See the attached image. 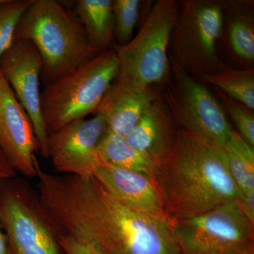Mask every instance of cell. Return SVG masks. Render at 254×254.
<instances>
[{
  "mask_svg": "<svg viewBox=\"0 0 254 254\" xmlns=\"http://www.w3.org/2000/svg\"><path fill=\"white\" fill-rule=\"evenodd\" d=\"M118 71L116 52L111 48L45 86L41 110L48 134L95 113Z\"/></svg>",
  "mask_w": 254,
  "mask_h": 254,
  "instance_id": "cell-4",
  "label": "cell"
},
{
  "mask_svg": "<svg viewBox=\"0 0 254 254\" xmlns=\"http://www.w3.org/2000/svg\"><path fill=\"white\" fill-rule=\"evenodd\" d=\"M0 254H9V247L0 222Z\"/></svg>",
  "mask_w": 254,
  "mask_h": 254,
  "instance_id": "cell-27",
  "label": "cell"
},
{
  "mask_svg": "<svg viewBox=\"0 0 254 254\" xmlns=\"http://www.w3.org/2000/svg\"><path fill=\"white\" fill-rule=\"evenodd\" d=\"M227 46L235 59L254 68V1H222Z\"/></svg>",
  "mask_w": 254,
  "mask_h": 254,
  "instance_id": "cell-16",
  "label": "cell"
},
{
  "mask_svg": "<svg viewBox=\"0 0 254 254\" xmlns=\"http://www.w3.org/2000/svg\"><path fill=\"white\" fill-rule=\"evenodd\" d=\"M230 175L242 194L254 190V146L232 130L224 146Z\"/></svg>",
  "mask_w": 254,
  "mask_h": 254,
  "instance_id": "cell-20",
  "label": "cell"
},
{
  "mask_svg": "<svg viewBox=\"0 0 254 254\" xmlns=\"http://www.w3.org/2000/svg\"><path fill=\"white\" fill-rule=\"evenodd\" d=\"M16 176L17 173L0 150V183Z\"/></svg>",
  "mask_w": 254,
  "mask_h": 254,
  "instance_id": "cell-26",
  "label": "cell"
},
{
  "mask_svg": "<svg viewBox=\"0 0 254 254\" xmlns=\"http://www.w3.org/2000/svg\"><path fill=\"white\" fill-rule=\"evenodd\" d=\"M17 40L31 42L39 52L45 86L100 53L88 46L75 12L56 0H33L18 23Z\"/></svg>",
  "mask_w": 254,
  "mask_h": 254,
  "instance_id": "cell-3",
  "label": "cell"
},
{
  "mask_svg": "<svg viewBox=\"0 0 254 254\" xmlns=\"http://www.w3.org/2000/svg\"><path fill=\"white\" fill-rule=\"evenodd\" d=\"M177 133L178 128L160 93L125 138L163 173L175 152Z\"/></svg>",
  "mask_w": 254,
  "mask_h": 254,
  "instance_id": "cell-14",
  "label": "cell"
},
{
  "mask_svg": "<svg viewBox=\"0 0 254 254\" xmlns=\"http://www.w3.org/2000/svg\"><path fill=\"white\" fill-rule=\"evenodd\" d=\"M198 81L218 88L250 110H254V69H238L222 63L216 72L205 75Z\"/></svg>",
  "mask_w": 254,
  "mask_h": 254,
  "instance_id": "cell-19",
  "label": "cell"
},
{
  "mask_svg": "<svg viewBox=\"0 0 254 254\" xmlns=\"http://www.w3.org/2000/svg\"><path fill=\"white\" fill-rule=\"evenodd\" d=\"M170 220L203 215L242 193L234 181L223 148L178 129L176 146L159 181Z\"/></svg>",
  "mask_w": 254,
  "mask_h": 254,
  "instance_id": "cell-2",
  "label": "cell"
},
{
  "mask_svg": "<svg viewBox=\"0 0 254 254\" xmlns=\"http://www.w3.org/2000/svg\"><path fill=\"white\" fill-rule=\"evenodd\" d=\"M58 242L65 254H99L86 242L69 235L58 234Z\"/></svg>",
  "mask_w": 254,
  "mask_h": 254,
  "instance_id": "cell-24",
  "label": "cell"
},
{
  "mask_svg": "<svg viewBox=\"0 0 254 254\" xmlns=\"http://www.w3.org/2000/svg\"><path fill=\"white\" fill-rule=\"evenodd\" d=\"M97 153L110 165L144 174L159 184L162 175L160 169L143 153L131 146L125 136L107 128L97 147Z\"/></svg>",
  "mask_w": 254,
  "mask_h": 254,
  "instance_id": "cell-18",
  "label": "cell"
},
{
  "mask_svg": "<svg viewBox=\"0 0 254 254\" xmlns=\"http://www.w3.org/2000/svg\"><path fill=\"white\" fill-rule=\"evenodd\" d=\"M170 221L181 254H240L254 243V226L242 213L239 201Z\"/></svg>",
  "mask_w": 254,
  "mask_h": 254,
  "instance_id": "cell-9",
  "label": "cell"
},
{
  "mask_svg": "<svg viewBox=\"0 0 254 254\" xmlns=\"http://www.w3.org/2000/svg\"><path fill=\"white\" fill-rule=\"evenodd\" d=\"M140 0H113L115 39L118 46L131 41L139 17Z\"/></svg>",
  "mask_w": 254,
  "mask_h": 254,
  "instance_id": "cell-22",
  "label": "cell"
},
{
  "mask_svg": "<svg viewBox=\"0 0 254 254\" xmlns=\"http://www.w3.org/2000/svg\"><path fill=\"white\" fill-rule=\"evenodd\" d=\"M224 26L222 1L181 0L170 37V55L195 79L218 71L217 44Z\"/></svg>",
  "mask_w": 254,
  "mask_h": 254,
  "instance_id": "cell-7",
  "label": "cell"
},
{
  "mask_svg": "<svg viewBox=\"0 0 254 254\" xmlns=\"http://www.w3.org/2000/svg\"><path fill=\"white\" fill-rule=\"evenodd\" d=\"M173 80L163 98L178 129L224 148L231 125L221 105L201 82L190 76L169 54Z\"/></svg>",
  "mask_w": 254,
  "mask_h": 254,
  "instance_id": "cell-8",
  "label": "cell"
},
{
  "mask_svg": "<svg viewBox=\"0 0 254 254\" xmlns=\"http://www.w3.org/2000/svg\"><path fill=\"white\" fill-rule=\"evenodd\" d=\"M240 254H254V243L248 246Z\"/></svg>",
  "mask_w": 254,
  "mask_h": 254,
  "instance_id": "cell-28",
  "label": "cell"
},
{
  "mask_svg": "<svg viewBox=\"0 0 254 254\" xmlns=\"http://www.w3.org/2000/svg\"><path fill=\"white\" fill-rule=\"evenodd\" d=\"M214 91L221 102L224 111L226 110L238 132L244 139L254 146V114L253 110L242 104L237 100L222 93L216 88Z\"/></svg>",
  "mask_w": 254,
  "mask_h": 254,
  "instance_id": "cell-23",
  "label": "cell"
},
{
  "mask_svg": "<svg viewBox=\"0 0 254 254\" xmlns=\"http://www.w3.org/2000/svg\"><path fill=\"white\" fill-rule=\"evenodd\" d=\"M42 69L43 60L39 52L26 40L14 41L0 58V72L31 120L39 153L48 158V134L41 110Z\"/></svg>",
  "mask_w": 254,
  "mask_h": 254,
  "instance_id": "cell-10",
  "label": "cell"
},
{
  "mask_svg": "<svg viewBox=\"0 0 254 254\" xmlns=\"http://www.w3.org/2000/svg\"><path fill=\"white\" fill-rule=\"evenodd\" d=\"M33 0H3L0 3V58L14 41L20 20Z\"/></svg>",
  "mask_w": 254,
  "mask_h": 254,
  "instance_id": "cell-21",
  "label": "cell"
},
{
  "mask_svg": "<svg viewBox=\"0 0 254 254\" xmlns=\"http://www.w3.org/2000/svg\"><path fill=\"white\" fill-rule=\"evenodd\" d=\"M180 14V1L158 0L137 34L115 48L119 71L116 78L143 86H154L170 73V37Z\"/></svg>",
  "mask_w": 254,
  "mask_h": 254,
  "instance_id": "cell-6",
  "label": "cell"
},
{
  "mask_svg": "<svg viewBox=\"0 0 254 254\" xmlns=\"http://www.w3.org/2000/svg\"><path fill=\"white\" fill-rule=\"evenodd\" d=\"M0 150L16 173L36 177L39 152L33 125L0 72Z\"/></svg>",
  "mask_w": 254,
  "mask_h": 254,
  "instance_id": "cell-12",
  "label": "cell"
},
{
  "mask_svg": "<svg viewBox=\"0 0 254 254\" xmlns=\"http://www.w3.org/2000/svg\"><path fill=\"white\" fill-rule=\"evenodd\" d=\"M108 127L101 115L68 123L48 135V158L60 175L93 176L97 147Z\"/></svg>",
  "mask_w": 254,
  "mask_h": 254,
  "instance_id": "cell-11",
  "label": "cell"
},
{
  "mask_svg": "<svg viewBox=\"0 0 254 254\" xmlns=\"http://www.w3.org/2000/svg\"><path fill=\"white\" fill-rule=\"evenodd\" d=\"M36 177L58 234L83 241L99 254H181L168 218L124 205L94 177L55 175L39 166Z\"/></svg>",
  "mask_w": 254,
  "mask_h": 254,
  "instance_id": "cell-1",
  "label": "cell"
},
{
  "mask_svg": "<svg viewBox=\"0 0 254 254\" xmlns=\"http://www.w3.org/2000/svg\"><path fill=\"white\" fill-rule=\"evenodd\" d=\"M75 14L83 25L91 49L99 53L111 49L115 40L113 0H78Z\"/></svg>",
  "mask_w": 254,
  "mask_h": 254,
  "instance_id": "cell-17",
  "label": "cell"
},
{
  "mask_svg": "<svg viewBox=\"0 0 254 254\" xmlns=\"http://www.w3.org/2000/svg\"><path fill=\"white\" fill-rule=\"evenodd\" d=\"M160 94L155 86H143L116 78L95 113L103 117L108 129L127 136Z\"/></svg>",
  "mask_w": 254,
  "mask_h": 254,
  "instance_id": "cell-15",
  "label": "cell"
},
{
  "mask_svg": "<svg viewBox=\"0 0 254 254\" xmlns=\"http://www.w3.org/2000/svg\"><path fill=\"white\" fill-rule=\"evenodd\" d=\"M93 176L124 205L142 213L168 218L159 184L144 174L110 165L97 153Z\"/></svg>",
  "mask_w": 254,
  "mask_h": 254,
  "instance_id": "cell-13",
  "label": "cell"
},
{
  "mask_svg": "<svg viewBox=\"0 0 254 254\" xmlns=\"http://www.w3.org/2000/svg\"><path fill=\"white\" fill-rule=\"evenodd\" d=\"M3 1V0H0V3H1V1Z\"/></svg>",
  "mask_w": 254,
  "mask_h": 254,
  "instance_id": "cell-29",
  "label": "cell"
},
{
  "mask_svg": "<svg viewBox=\"0 0 254 254\" xmlns=\"http://www.w3.org/2000/svg\"><path fill=\"white\" fill-rule=\"evenodd\" d=\"M0 222L9 254H63L54 224L27 180L0 183Z\"/></svg>",
  "mask_w": 254,
  "mask_h": 254,
  "instance_id": "cell-5",
  "label": "cell"
},
{
  "mask_svg": "<svg viewBox=\"0 0 254 254\" xmlns=\"http://www.w3.org/2000/svg\"><path fill=\"white\" fill-rule=\"evenodd\" d=\"M239 202L242 213L248 221L254 226V190L242 194Z\"/></svg>",
  "mask_w": 254,
  "mask_h": 254,
  "instance_id": "cell-25",
  "label": "cell"
}]
</instances>
